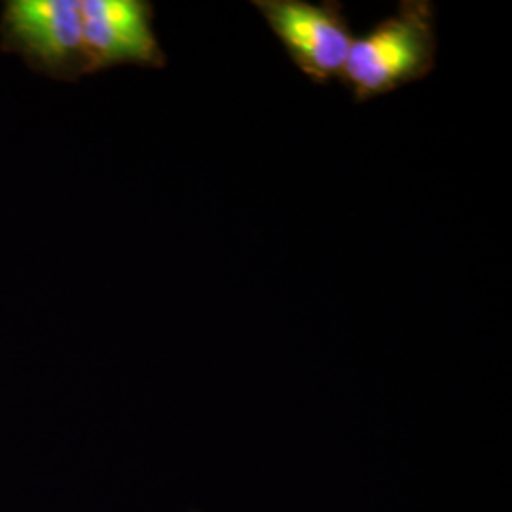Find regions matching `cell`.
<instances>
[{
    "label": "cell",
    "instance_id": "obj_2",
    "mask_svg": "<svg viewBox=\"0 0 512 512\" xmlns=\"http://www.w3.org/2000/svg\"><path fill=\"white\" fill-rule=\"evenodd\" d=\"M429 0H403L397 10L353 38L340 80L363 103L423 80L435 69L437 25Z\"/></svg>",
    "mask_w": 512,
    "mask_h": 512
},
{
    "label": "cell",
    "instance_id": "obj_1",
    "mask_svg": "<svg viewBox=\"0 0 512 512\" xmlns=\"http://www.w3.org/2000/svg\"><path fill=\"white\" fill-rule=\"evenodd\" d=\"M0 50L57 82L103 73L101 0H6Z\"/></svg>",
    "mask_w": 512,
    "mask_h": 512
},
{
    "label": "cell",
    "instance_id": "obj_3",
    "mask_svg": "<svg viewBox=\"0 0 512 512\" xmlns=\"http://www.w3.org/2000/svg\"><path fill=\"white\" fill-rule=\"evenodd\" d=\"M296 69L315 84H327L344 73L353 35L342 4L308 0H255Z\"/></svg>",
    "mask_w": 512,
    "mask_h": 512
}]
</instances>
